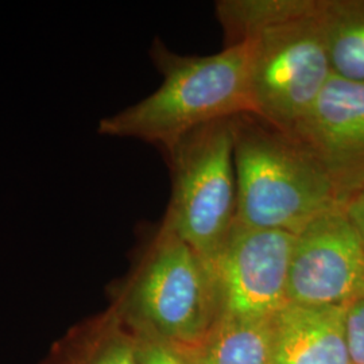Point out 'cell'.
<instances>
[{
    "label": "cell",
    "mask_w": 364,
    "mask_h": 364,
    "mask_svg": "<svg viewBox=\"0 0 364 364\" xmlns=\"http://www.w3.org/2000/svg\"><path fill=\"white\" fill-rule=\"evenodd\" d=\"M323 21L332 75L364 82V0H324Z\"/></svg>",
    "instance_id": "cell-11"
},
{
    "label": "cell",
    "mask_w": 364,
    "mask_h": 364,
    "mask_svg": "<svg viewBox=\"0 0 364 364\" xmlns=\"http://www.w3.org/2000/svg\"><path fill=\"white\" fill-rule=\"evenodd\" d=\"M294 235L235 223L208 263L218 318L272 320L287 304V274Z\"/></svg>",
    "instance_id": "cell-6"
},
{
    "label": "cell",
    "mask_w": 364,
    "mask_h": 364,
    "mask_svg": "<svg viewBox=\"0 0 364 364\" xmlns=\"http://www.w3.org/2000/svg\"><path fill=\"white\" fill-rule=\"evenodd\" d=\"M323 9L324 0H275L242 42L252 115L289 134L332 77Z\"/></svg>",
    "instance_id": "cell-3"
},
{
    "label": "cell",
    "mask_w": 364,
    "mask_h": 364,
    "mask_svg": "<svg viewBox=\"0 0 364 364\" xmlns=\"http://www.w3.org/2000/svg\"><path fill=\"white\" fill-rule=\"evenodd\" d=\"M232 123L236 223L297 235L318 215L341 207L323 165L291 134L252 114Z\"/></svg>",
    "instance_id": "cell-2"
},
{
    "label": "cell",
    "mask_w": 364,
    "mask_h": 364,
    "mask_svg": "<svg viewBox=\"0 0 364 364\" xmlns=\"http://www.w3.org/2000/svg\"><path fill=\"white\" fill-rule=\"evenodd\" d=\"M290 134L323 165L341 207L364 186V82L332 75Z\"/></svg>",
    "instance_id": "cell-8"
},
{
    "label": "cell",
    "mask_w": 364,
    "mask_h": 364,
    "mask_svg": "<svg viewBox=\"0 0 364 364\" xmlns=\"http://www.w3.org/2000/svg\"><path fill=\"white\" fill-rule=\"evenodd\" d=\"M112 309L134 332L182 350L203 346L218 320L207 263L162 224L149 232Z\"/></svg>",
    "instance_id": "cell-4"
},
{
    "label": "cell",
    "mask_w": 364,
    "mask_h": 364,
    "mask_svg": "<svg viewBox=\"0 0 364 364\" xmlns=\"http://www.w3.org/2000/svg\"><path fill=\"white\" fill-rule=\"evenodd\" d=\"M39 364H139L135 333L109 309L68 329Z\"/></svg>",
    "instance_id": "cell-10"
},
{
    "label": "cell",
    "mask_w": 364,
    "mask_h": 364,
    "mask_svg": "<svg viewBox=\"0 0 364 364\" xmlns=\"http://www.w3.org/2000/svg\"><path fill=\"white\" fill-rule=\"evenodd\" d=\"M347 305L287 302L272 320V364H351Z\"/></svg>",
    "instance_id": "cell-9"
},
{
    "label": "cell",
    "mask_w": 364,
    "mask_h": 364,
    "mask_svg": "<svg viewBox=\"0 0 364 364\" xmlns=\"http://www.w3.org/2000/svg\"><path fill=\"white\" fill-rule=\"evenodd\" d=\"M346 329L351 364H364V296L347 305Z\"/></svg>",
    "instance_id": "cell-14"
},
{
    "label": "cell",
    "mask_w": 364,
    "mask_h": 364,
    "mask_svg": "<svg viewBox=\"0 0 364 364\" xmlns=\"http://www.w3.org/2000/svg\"><path fill=\"white\" fill-rule=\"evenodd\" d=\"M150 55L162 75L144 100L99 122L105 136L132 138L164 151L205 124L252 114L248 46H225L210 55H180L156 39Z\"/></svg>",
    "instance_id": "cell-1"
},
{
    "label": "cell",
    "mask_w": 364,
    "mask_h": 364,
    "mask_svg": "<svg viewBox=\"0 0 364 364\" xmlns=\"http://www.w3.org/2000/svg\"><path fill=\"white\" fill-rule=\"evenodd\" d=\"M232 119L205 124L165 150L171 195L161 224L207 264L218 257L236 223Z\"/></svg>",
    "instance_id": "cell-5"
},
{
    "label": "cell",
    "mask_w": 364,
    "mask_h": 364,
    "mask_svg": "<svg viewBox=\"0 0 364 364\" xmlns=\"http://www.w3.org/2000/svg\"><path fill=\"white\" fill-rule=\"evenodd\" d=\"M134 333L139 364H192L180 347L146 333Z\"/></svg>",
    "instance_id": "cell-13"
},
{
    "label": "cell",
    "mask_w": 364,
    "mask_h": 364,
    "mask_svg": "<svg viewBox=\"0 0 364 364\" xmlns=\"http://www.w3.org/2000/svg\"><path fill=\"white\" fill-rule=\"evenodd\" d=\"M272 320L218 318L203 343L198 364H272Z\"/></svg>",
    "instance_id": "cell-12"
},
{
    "label": "cell",
    "mask_w": 364,
    "mask_h": 364,
    "mask_svg": "<svg viewBox=\"0 0 364 364\" xmlns=\"http://www.w3.org/2000/svg\"><path fill=\"white\" fill-rule=\"evenodd\" d=\"M343 209L364 245V186L343 204Z\"/></svg>",
    "instance_id": "cell-15"
},
{
    "label": "cell",
    "mask_w": 364,
    "mask_h": 364,
    "mask_svg": "<svg viewBox=\"0 0 364 364\" xmlns=\"http://www.w3.org/2000/svg\"><path fill=\"white\" fill-rule=\"evenodd\" d=\"M364 296V245L343 207L314 218L294 235L287 302L348 305Z\"/></svg>",
    "instance_id": "cell-7"
}]
</instances>
